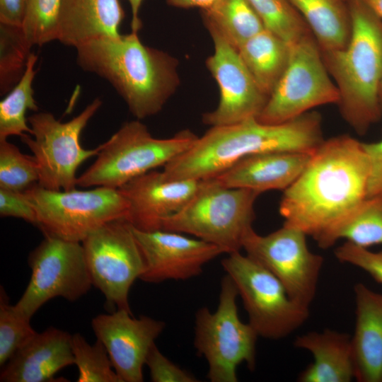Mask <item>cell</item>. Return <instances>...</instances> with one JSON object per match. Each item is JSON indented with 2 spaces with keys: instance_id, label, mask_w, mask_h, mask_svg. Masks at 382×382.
Returning <instances> with one entry per match:
<instances>
[{
  "instance_id": "1",
  "label": "cell",
  "mask_w": 382,
  "mask_h": 382,
  "mask_svg": "<svg viewBox=\"0 0 382 382\" xmlns=\"http://www.w3.org/2000/svg\"><path fill=\"white\" fill-rule=\"evenodd\" d=\"M368 177L362 142L348 135L323 140L284 190L279 207L284 224L311 236L321 248H330L341 226L366 199Z\"/></svg>"
},
{
  "instance_id": "2",
  "label": "cell",
  "mask_w": 382,
  "mask_h": 382,
  "mask_svg": "<svg viewBox=\"0 0 382 382\" xmlns=\"http://www.w3.org/2000/svg\"><path fill=\"white\" fill-rule=\"evenodd\" d=\"M323 141L320 115L308 112L279 124L250 118L212 127L192 146L163 166L171 180H202L223 172L240 159L270 151L313 152Z\"/></svg>"
},
{
  "instance_id": "3",
  "label": "cell",
  "mask_w": 382,
  "mask_h": 382,
  "mask_svg": "<svg viewBox=\"0 0 382 382\" xmlns=\"http://www.w3.org/2000/svg\"><path fill=\"white\" fill-rule=\"evenodd\" d=\"M76 50L78 65L108 81L137 120L159 112L180 83L177 59L144 45L138 33L94 38Z\"/></svg>"
},
{
  "instance_id": "4",
  "label": "cell",
  "mask_w": 382,
  "mask_h": 382,
  "mask_svg": "<svg viewBox=\"0 0 382 382\" xmlns=\"http://www.w3.org/2000/svg\"><path fill=\"white\" fill-rule=\"evenodd\" d=\"M351 33L345 47L323 52L324 62L339 91L345 120L365 133L382 114V21L361 0H347Z\"/></svg>"
},
{
  "instance_id": "5",
  "label": "cell",
  "mask_w": 382,
  "mask_h": 382,
  "mask_svg": "<svg viewBox=\"0 0 382 382\" xmlns=\"http://www.w3.org/2000/svg\"><path fill=\"white\" fill-rule=\"evenodd\" d=\"M190 129L166 139L154 137L139 120L124 123L101 145L94 163L77 178V185L118 189L181 155L198 139Z\"/></svg>"
},
{
  "instance_id": "6",
  "label": "cell",
  "mask_w": 382,
  "mask_h": 382,
  "mask_svg": "<svg viewBox=\"0 0 382 382\" xmlns=\"http://www.w3.org/2000/svg\"><path fill=\"white\" fill-rule=\"evenodd\" d=\"M258 192L221 185L214 178L200 180L189 202L168 218L161 230L193 236L229 254L240 251L255 219Z\"/></svg>"
},
{
  "instance_id": "7",
  "label": "cell",
  "mask_w": 382,
  "mask_h": 382,
  "mask_svg": "<svg viewBox=\"0 0 382 382\" xmlns=\"http://www.w3.org/2000/svg\"><path fill=\"white\" fill-rule=\"evenodd\" d=\"M237 288L226 274L221 279L219 303L214 312L202 307L195 313L194 347L208 364L211 382H237V368L245 363L255 368L256 342L259 337L249 323L238 316Z\"/></svg>"
},
{
  "instance_id": "8",
  "label": "cell",
  "mask_w": 382,
  "mask_h": 382,
  "mask_svg": "<svg viewBox=\"0 0 382 382\" xmlns=\"http://www.w3.org/2000/svg\"><path fill=\"white\" fill-rule=\"evenodd\" d=\"M44 236L82 242L107 223L127 219L129 204L118 189L52 190L36 184L25 191Z\"/></svg>"
},
{
  "instance_id": "9",
  "label": "cell",
  "mask_w": 382,
  "mask_h": 382,
  "mask_svg": "<svg viewBox=\"0 0 382 382\" xmlns=\"http://www.w3.org/2000/svg\"><path fill=\"white\" fill-rule=\"evenodd\" d=\"M228 255L222 267L235 284L248 323L259 337L282 339L306 321L309 308L293 300L270 270L240 251Z\"/></svg>"
},
{
  "instance_id": "10",
  "label": "cell",
  "mask_w": 382,
  "mask_h": 382,
  "mask_svg": "<svg viewBox=\"0 0 382 382\" xmlns=\"http://www.w3.org/2000/svg\"><path fill=\"white\" fill-rule=\"evenodd\" d=\"M101 105V100L96 98L66 122H60L48 112H36L28 117L32 137L25 134L21 138L37 163L38 185L52 190L76 188L79 167L98 155L101 149L99 145L86 149L80 144L82 131Z\"/></svg>"
},
{
  "instance_id": "11",
  "label": "cell",
  "mask_w": 382,
  "mask_h": 382,
  "mask_svg": "<svg viewBox=\"0 0 382 382\" xmlns=\"http://www.w3.org/2000/svg\"><path fill=\"white\" fill-rule=\"evenodd\" d=\"M311 33L289 45L287 66L257 119L279 124L313 108L338 103L340 94Z\"/></svg>"
},
{
  "instance_id": "12",
  "label": "cell",
  "mask_w": 382,
  "mask_h": 382,
  "mask_svg": "<svg viewBox=\"0 0 382 382\" xmlns=\"http://www.w3.org/2000/svg\"><path fill=\"white\" fill-rule=\"evenodd\" d=\"M28 265L30 279L15 306L30 318L52 299L74 301L93 286L81 242L44 236Z\"/></svg>"
},
{
  "instance_id": "13",
  "label": "cell",
  "mask_w": 382,
  "mask_h": 382,
  "mask_svg": "<svg viewBox=\"0 0 382 382\" xmlns=\"http://www.w3.org/2000/svg\"><path fill=\"white\" fill-rule=\"evenodd\" d=\"M93 286L110 307L131 312L129 293L144 270L143 257L125 219L105 224L82 242Z\"/></svg>"
},
{
  "instance_id": "14",
  "label": "cell",
  "mask_w": 382,
  "mask_h": 382,
  "mask_svg": "<svg viewBox=\"0 0 382 382\" xmlns=\"http://www.w3.org/2000/svg\"><path fill=\"white\" fill-rule=\"evenodd\" d=\"M306 236L301 230L284 224L265 236L253 228L245 236L242 249L270 270L293 300L309 308L324 260L309 250Z\"/></svg>"
},
{
  "instance_id": "15",
  "label": "cell",
  "mask_w": 382,
  "mask_h": 382,
  "mask_svg": "<svg viewBox=\"0 0 382 382\" xmlns=\"http://www.w3.org/2000/svg\"><path fill=\"white\" fill-rule=\"evenodd\" d=\"M214 51L206 66L219 88L216 108L202 115L204 124L211 127L235 124L257 118L269 96L258 86L238 52L215 30L208 29Z\"/></svg>"
},
{
  "instance_id": "16",
  "label": "cell",
  "mask_w": 382,
  "mask_h": 382,
  "mask_svg": "<svg viewBox=\"0 0 382 382\" xmlns=\"http://www.w3.org/2000/svg\"><path fill=\"white\" fill-rule=\"evenodd\" d=\"M132 228L144 263L140 279L146 282L190 279L201 274L207 262L225 253L214 244L181 233Z\"/></svg>"
},
{
  "instance_id": "17",
  "label": "cell",
  "mask_w": 382,
  "mask_h": 382,
  "mask_svg": "<svg viewBox=\"0 0 382 382\" xmlns=\"http://www.w3.org/2000/svg\"><path fill=\"white\" fill-rule=\"evenodd\" d=\"M91 326L121 381H143L146 357L166 323L146 316L137 318L127 311L116 310L96 316Z\"/></svg>"
},
{
  "instance_id": "18",
  "label": "cell",
  "mask_w": 382,
  "mask_h": 382,
  "mask_svg": "<svg viewBox=\"0 0 382 382\" xmlns=\"http://www.w3.org/2000/svg\"><path fill=\"white\" fill-rule=\"evenodd\" d=\"M199 183L168 179L155 170L134 178L118 188L129 204L126 221L140 231L161 230L163 222L189 202Z\"/></svg>"
},
{
  "instance_id": "19",
  "label": "cell",
  "mask_w": 382,
  "mask_h": 382,
  "mask_svg": "<svg viewBox=\"0 0 382 382\" xmlns=\"http://www.w3.org/2000/svg\"><path fill=\"white\" fill-rule=\"evenodd\" d=\"M71 337L56 328L36 332L3 366L0 381H55L59 371L74 364Z\"/></svg>"
},
{
  "instance_id": "20",
  "label": "cell",
  "mask_w": 382,
  "mask_h": 382,
  "mask_svg": "<svg viewBox=\"0 0 382 382\" xmlns=\"http://www.w3.org/2000/svg\"><path fill=\"white\" fill-rule=\"evenodd\" d=\"M313 152L270 151L250 155L212 178L224 187L259 194L284 190L304 170Z\"/></svg>"
},
{
  "instance_id": "21",
  "label": "cell",
  "mask_w": 382,
  "mask_h": 382,
  "mask_svg": "<svg viewBox=\"0 0 382 382\" xmlns=\"http://www.w3.org/2000/svg\"><path fill=\"white\" fill-rule=\"evenodd\" d=\"M355 327L352 336L355 379L382 382V294L362 283L354 287Z\"/></svg>"
},
{
  "instance_id": "22",
  "label": "cell",
  "mask_w": 382,
  "mask_h": 382,
  "mask_svg": "<svg viewBox=\"0 0 382 382\" xmlns=\"http://www.w3.org/2000/svg\"><path fill=\"white\" fill-rule=\"evenodd\" d=\"M124 17L119 0H60L57 40L76 48L94 38L117 36Z\"/></svg>"
},
{
  "instance_id": "23",
  "label": "cell",
  "mask_w": 382,
  "mask_h": 382,
  "mask_svg": "<svg viewBox=\"0 0 382 382\" xmlns=\"http://www.w3.org/2000/svg\"><path fill=\"white\" fill-rule=\"evenodd\" d=\"M294 345L311 353L313 361L299 374V382H349L355 378L352 336L330 329L299 335Z\"/></svg>"
},
{
  "instance_id": "24",
  "label": "cell",
  "mask_w": 382,
  "mask_h": 382,
  "mask_svg": "<svg viewBox=\"0 0 382 382\" xmlns=\"http://www.w3.org/2000/svg\"><path fill=\"white\" fill-rule=\"evenodd\" d=\"M313 33L323 52L341 50L347 45L351 16L345 0H290Z\"/></svg>"
},
{
  "instance_id": "25",
  "label": "cell",
  "mask_w": 382,
  "mask_h": 382,
  "mask_svg": "<svg viewBox=\"0 0 382 382\" xmlns=\"http://www.w3.org/2000/svg\"><path fill=\"white\" fill-rule=\"evenodd\" d=\"M238 52L256 83L270 97L287 66L289 45L264 29Z\"/></svg>"
},
{
  "instance_id": "26",
  "label": "cell",
  "mask_w": 382,
  "mask_h": 382,
  "mask_svg": "<svg viewBox=\"0 0 382 382\" xmlns=\"http://www.w3.org/2000/svg\"><path fill=\"white\" fill-rule=\"evenodd\" d=\"M202 10L207 28L215 30L237 50L265 29L248 0H216Z\"/></svg>"
},
{
  "instance_id": "27",
  "label": "cell",
  "mask_w": 382,
  "mask_h": 382,
  "mask_svg": "<svg viewBox=\"0 0 382 382\" xmlns=\"http://www.w3.org/2000/svg\"><path fill=\"white\" fill-rule=\"evenodd\" d=\"M37 61V56L31 52L22 77L0 102V141L31 134L26 112L38 110L33 88Z\"/></svg>"
},
{
  "instance_id": "28",
  "label": "cell",
  "mask_w": 382,
  "mask_h": 382,
  "mask_svg": "<svg viewBox=\"0 0 382 382\" xmlns=\"http://www.w3.org/2000/svg\"><path fill=\"white\" fill-rule=\"evenodd\" d=\"M23 28L0 23V92L10 91L22 77L31 54Z\"/></svg>"
},
{
  "instance_id": "29",
  "label": "cell",
  "mask_w": 382,
  "mask_h": 382,
  "mask_svg": "<svg viewBox=\"0 0 382 382\" xmlns=\"http://www.w3.org/2000/svg\"><path fill=\"white\" fill-rule=\"evenodd\" d=\"M265 29L289 45L310 33V28L290 0H248Z\"/></svg>"
},
{
  "instance_id": "30",
  "label": "cell",
  "mask_w": 382,
  "mask_h": 382,
  "mask_svg": "<svg viewBox=\"0 0 382 382\" xmlns=\"http://www.w3.org/2000/svg\"><path fill=\"white\" fill-rule=\"evenodd\" d=\"M340 239L366 248L382 245V197L366 198L340 228Z\"/></svg>"
},
{
  "instance_id": "31",
  "label": "cell",
  "mask_w": 382,
  "mask_h": 382,
  "mask_svg": "<svg viewBox=\"0 0 382 382\" xmlns=\"http://www.w3.org/2000/svg\"><path fill=\"white\" fill-rule=\"evenodd\" d=\"M71 347L79 370L78 382H122L100 340L91 345L80 333H75Z\"/></svg>"
},
{
  "instance_id": "32",
  "label": "cell",
  "mask_w": 382,
  "mask_h": 382,
  "mask_svg": "<svg viewBox=\"0 0 382 382\" xmlns=\"http://www.w3.org/2000/svg\"><path fill=\"white\" fill-rule=\"evenodd\" d=\"M38 182V168L33 156L23 154L7 139L1 140L0 188L25 192Z\"/></svg>"
},
{
  "instance_id": "33",
  "label": "cell",
  "mask_w": 382,
  "mask_h": 382,
  "mask_svg": "<svg viewBox=\"0 0 382 382\" xmlns=\"http://www.w3.org/2000/svg\"><path fill=\"white\" fill-rule=\"evenodd\" d=\"M30 319L15 305L9 303L4 289H0V366H4L15 352L23 346L36 331Z\"/></svg>"
},
{
  "instance_id": "34",
  "label": "cell",
  "mask_w": 382,
  "mask_h": 382,
  "mask_svg": "<svg viewBox=\"0 0 382 382\" xmlns=\"http://www.w3.org/2000/svg\"><path fill=\"white\" fill-rule=\"evenodd\" d=\"M60 0H27L23 30L32 45L42 46L57 40Z\"/></svg>"
},
{
  "instance_id": "35",
  "label": "cell",
  "mask_w": 382,
  "mask_h": 382,
  "mask_svg": "<svg viewBox=\"0 0 382 382\" xmlns=\"http://www.w3.org/2000/svg\"><path fill=\"white\" fill-rule=\"evenodd\" d=\"M335 255L340 262L360 268L382 284V250L371 251L346 241L335 249Z\"/></svg>"
},
{
  "instance_id": "36",
  "label": "cell",
  "mask_w": 382,
  "mask_h": 382,
  "mask_svg": "<svg viewBox=\"0 0 382 382\" xmlns=\"http://www.w3.org/2000/svg\"><path fill=\"white\" fill-rule=\"evenodd\" d=\"M145 364L153 382H197L196 377L164 356L154 344L150 349Z\"/></svg>"
},
{
  "instance_id": "37",
  "label": "cell",
  "mask_w": 382,
  "mask_h": 382,
  "mask_svg": "<svg viewBox=\"0 0 382 382\" xmlns=\"http://www.w3.org/2000/svg\"><path fill=\"white\" fill-rule=\"evenodd\" d=\"M0 216L21 219L37 225L35 210L25 192L0 188Z\"/></svg>"
},
{
  "instance_id": "38",
  "label": "cell",
  "mask_w": 382,
  "mask_h": 382,
  "mask_svg": "<svg viewBox=\"0 0 382 382\" xmlns=\"http://www.w3.org/2000/svg\"><path fill=\"white\" fill-rule=\"evenodd\" d=\"M362 146L367 157L369 177L366 198L382 197V138Z\"/></svg>"
},
{
  "instance_id": "39",
  "label": "cell",
  "mask_w": 382,
  "mask_h": 382,
  "mask_svg": "<svg viewBox=\"0 0 382 382\" xmlns=\"http://www.w3.org/2000/svg\"><path fill=\"white\" fill-rule=\"evenodd\" d=\"M27 0H0V23L23 26Z\"/></svg>"
},
{
  "instance_id": "40",
  "label": "cell",
  "mask_w": 382,
  "mask_h": 382,
  "mask_svg": "<svg viewBox=\"0 0 382 382\" xmlns=\"http://www.w3.org/2000/svg\"><path fill=\"white\" fill-rule=\"evenodd\" d=\"M170 6L177 8H194L198 7L202 9L209 7L216 0H166Z\"/></svg>"
},
{
  "instance_id": "41",
  "label": "cell",
  "mask_w": 382,
  "mask_h": 382,
  "mask_svg": "<svg viewBox=\"0 0 382 382\" xmlns=\"http://www.w3.org/2000/svg\"><path fill=\"white\" fill-rule=\"evenodd\" d=\"M129 3L132 20L131 28L132 32L138 33L141 28L142 23L139 17V12L143 0H127Z\"/></svg>"
},
{
  "instance_id": "42",
  "label": "cell",
  "mask_w": 382,
  "mask_h": 382,
  "mask_svg": "<svg viewBox=\"0 0 382 382\" xmlns=\"http://www.w3.org/2000/svg\"><path fill=\"white\" fill-rule=\"evenodd\" d=\"M382 21V0H361Z\"/></svg>"
},
{
  "instance_id": "43",
  "label": "cell",
  "mask_w": 382,
  "mask_h": 382,
  "mask_svg": "<svg viewBox=\"0 0 382 382\" xmlns=\"http://www.w3.org/2000/svg\"><path fill=\"white\" fill-rule=\"evenodd\" d=\"M380 101H381V105L382 109V81L381 84V88H380Z\"/></svg>"
}]
</instances>
